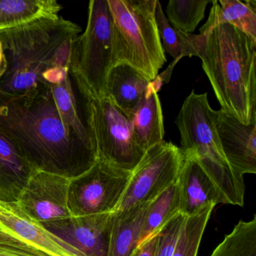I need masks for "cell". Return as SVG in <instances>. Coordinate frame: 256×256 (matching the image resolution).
Here are the masks:
<instances>
[{
  "instance_id": "cell-1",
  "label": "cell",
  "mask_w": 256,
  "mask_h": 256,
  "mask_svg": "<svg viewBox=\"0 0 256 256\" xmlns=\"http://www.w3.org/2000/svg\"><path fill=\"white\" fill-rule=\"evenodd\" d=\"M0 132L37 172L72 180L98 160L96 151L64 122L46 86L20 98L0 97Z\"/></svg>"
},
{
  "instance_id": "cell-2",
  "label": "cell",
  "mask_w": 256,
  "mask_h": 256,
  "mask_svg": "<svg viewBox=\"0 0 256 256\" xmlns=\"http://www.w3.org/2000/svg\"><path fill=\"white\" fill-rule=\"evenodd\" d=\"M200 59L222 108L244 125L256 122V41L228 24L212 28Z\"/></svg>"
},
{
  "instance_id": "cell-3",
  "label": "cell",
  "mask_w": 256,
  "mask_h": 256,
  "mask_svg": "<svg viewBox=\"0 0 256 256\" xmlns=\"http://www.w3.org/2000/svg\"><path fill=\"white\" fill-rule=\"evenodd\" d=\"M82 30L77 24L59 16L0 31L7 60L6 72L0 80V97L20 98L44 88L43 73Z\"/></svg>"
},
{
  "instance_id": "cell-4",
  "label": "cell",
  "mask_w": 256,
  "mask_h": 256,
  "mask_svg": "<svg viewBox=\"0 0 256 256\" xmlns=\"http://www.w3.org/2000/svg\"><path fill=\"white\" fill-rule=\"evenodd\" d=\"M156 1L108 0L113 22L112 68L125 64L150 80L158 76L167 58L156 23Z\"/></svg>"
},
{
  "instance_id": "cell-5",
  "label": "cell",
  "mask_w": 256,
  "mask_h": 256,
  "mask_svg": "<svg viewBox=\"0 0 256 256\" xmlns=\"http://www.w3.org/2000/svg\"><path fill=\"white\" fill-rule=\"evenodd\" d=\"M112 30L108 0H91L86 30L72 43L70 68L95 98L106 96L112 68Z\"/></svg>"
},
{
  "instance_id": "cell-6",
  "label": "cell",
  "mask_w": 256,
  "mask_h": 256,
  "mask_svg": "<svg viewBox=\"0 0 256 256\" xmlns=\"http://www.w3.org/2000/svg\"><path fill=\"white\" fill-rule=\"evenodd\" d=\"M216 118V110L210 106L208 94L193 90L184 100L175 124L182 154L196 157L211 176H220L232 168L222 150Z\"/></svg>"
},
{
  "instance_id": "cell-7",
  "label": "cell",
  "mask_w": 256,
  "mask_h": 256,
  "mask_svg": "<svg viewBox=\"0 0 256 256\" xmlns=\"http://www.w3.org/2000/svg\"><path fill=\"white\" fill-rule=\"evenodd\" d=\"M92 124L98 160L132 172L146 152L138 143L130 120L108 97H92Z\"/></svg>"
},
{
  "instance_id": "cell-8",
  "label": "cell",
  "mask_w": 256,
  "mask_h": 256,
  "mask_svg": "<svg viewBox=\"0 0 256 256\" xmlns=\"http://www.w3.org/2000/svg\"><path fill=\"white\" fill-rule=\"evenodd\" d=\"M131 174L132 172L97 160L89 170L70 181L68 208L72 216L116 211Z\"/></svg>"
},
{
  "instance_id": "cell-9",
  "label": "cell",
  "mask_w": 256,
  "mask_h": 256,
  "mask_svg": "<svg viewBox=\"0 0 256 256\" xmlns=\"http://www.w3.org/2000/svg\"><path fill=\"white\" fill-rule=\"evenodd\" d=\"M184 156L180 148L164 142L145 152L131 178L118 210L150 203L178 181Z\"/></svg>"
},
{
  "instance_id": "cell-10",
  "label": "cell",
  "mask_w": 256,
  "mask_h": 256,
  "mask_svg": "<svg viewBox=\"0 0 256 256\" xmlns=\"http://www.w3.org/2000/svg\"><path fill=\"white\" fill-rule=\"evenodd\" d=\"M71 180L54 174L36 172L20 194L17 204L40 223L72 216L68 208Z\"/></svg>"
},
{
  "instance_id": "cell-11",
  "label": "cell",
  "mask_w": 256,
  "mask_h": 256,
  "mask_svg": "<svg viewBox=\"0 0 256 256\" xmlns=\"http://www.w3.org/2000/svg\"><path fill=\"white\" fill-rule=\"evenodd\" d=\"M112 214L70 216L41 223L83 256H108Z\"/></svg>"
},
{
  "instance_id": "cell-12",
  "label": "cell",
  "mask_w": 256,
  "mask_h": 256,
  "mask_svg": "<svg viewBox=\"0 0 256 256\" xmlns=\"http://www.w3.org/2000/svg\"><path fill=\"white\" fill-rule=\"evenodd\" d=\"M0 232L47 256H83L78 250L26 215L17 203L0 202Z\"/></svg>"
},
{
  "instance_id": "cell-13",
  "label": "cell",
  "mask_w": 256,
  "mask_h": 256,
  "mask_svg": "<svg viewBox=\"0 0 256 256\" xmlns=\"http://www.w3.org/2000/svg\"><path fill=\"white\" fill-rule=\"evenodd\" d=\"M216 127L224 158L240 176L256 173V122L244 125L222 109L216 110Z\"/></svg>"
},
{
  "instance_id": "cell-14",
  "label": "cell",
  "mask_w": 256,
  "mask_h": 256,
  "mask_svg": "<svg viewBox=\"0 0 256 256\" xmlns=\"http://www.w3.org/2000/svg\"><path fill=\"white\" fill-rule=\"evenodd\" d=\"M184 156L178 179L180 214L192 216L208 205L224 204L218 187L200 162L192 156Z\"/></svg>"
},
{
  "instance_id": "cell-15",
  "label": "cell",
  "mask_w": 256,
  "mask_h": 256,
  "mask_svg": "<svg viewBox=\"0 0 256 256\" xmlns=\"http://www.w3.org/2000/svg\"><path fill=\"white\" fill-rule=\"evenodd\" d=\"M36 172L16 144L0 132V202L17 203Z\"/></svg>"
},
{
  "instance_id": "cell-16",
  "label": "cell",
  "mask_w": 256,
  "mask_h": 256,
  "mask_svg": "<svg viewBox=\"0 0 256 256\" xmlns=\"http://www.w3.org/2000/svg\"><path fill=\"white\" fill-rule=\"evenodd\" d=\"M151 82L131 66L118 64L109 72L106 96L130 120L144 98Z\"/></svg>"
},
{
  "instance_id": "cell-17",
  "label": "cell",
  "mask_w": 256,
  "mask_h": 256,
  "mask_svg": "<svg viewBox=\"0 0 256 256\" xmlns=\"http://www.w3.org/2000/svg\"><path fill=\"white\" fill-rule=\"evenodd\" d=\"M149 203L112 212L108 256H132L140 242L144 216Z\"/></svg>"
},
{
  "instance_id": "cell-18",
  "label": "cell",
  "mask_w": 256,
  "mask_h": 256,
  "mask_svg": "<svg viewBox=\"0 0 256 256\" xmlns=\"http://www.w3.org/2000/svg\"><path fill=\"white\" fill-rule=\"evenodd\" d=\"M130 120L138 143L145 152L164 140L161 102L152 82L144 98Z\"/></svg>"
},
{
  "instance_id": "cell-19",
  "label": "cell",
  "mask_w": 256,
  "mask_h": 256,
  "mask_svg": "<svg viewBox=\"0 0 256 256\" xmlns=\"http://www.w3.org/2000/svg\"><path fill=\"white\" fill-rule=\"evenodd\" d=\"M208 20L200 29L206 34L212 28L228 24L238 28L256 41V0H212Z\"/></svg>"
},
{
  "instance_id": "cell-20",
  "label": "cell",
  "mask_w": 256,
  "mask_h": 256,
  "mask_svg": "<svg viewBox=\"0 0 256 256\" xmlns=\"http://www.w3.org/2000/svg\"><path fill=\"white\" fill-rule=\"evenodd\" d=\"M62 8L56 0H0V31L58 17Z\"/></svg>"
},
{
  "instance_id": "cell-21",
  "label": "cell",
  "mask_w": 256,
  "mask_h": 256,
  "mask_svg": "<svg viewBox=\"0 0 256 256\" xmlns=\"http://www.w3.org/2000/svg\"><path fill=\"white\" fill-rule=\"evenodd\" d=\"M180 212V194L178 181L150 202L144 216L140 232L142 244Z\"/></svg>"
},
{
  "instance_id": "cell-22",
  "label": "cell",
  "mask_w": 256,
  "mask_h": 256,
  "mask_svg": "<svg viewBox=\"0 0 256 256\" xmlns=\"http://www.w3.org/2000/svg\"><path fill=\"white\" fill-rule=\"evenodd\" d=\"M210 256H256V216L250 221L240 220Z\"/></svg>"
},
{
  "instance_id": "cell-23",
  "label": "cell",
  "mask_w": 256,
  "mask_h": 256,
  "mask_svg": "<svg viewBox=\"0 0 256 256\" xmlns=\"http://www.w3.org/2000/svg\"><path fill=\"white\" fill-rule=\"evenodd\" d=\"M215 205L210 204L196 215L186 216L172 256H197L202 236Z\"/></svg>"
},
{
  "instance_id": "cell-24",
  "label": "cell",
  "mask_w": 256,
  "mask_h": 256,
  "mask_svg": "<svg viewBox=\"0 0 256 256\" xmlns=\"http://www.w3.org/2000/svg\"><path fill=\"white\" fill-rule=\"evenodd\" d=\"M208 0H170L166 7L170 24L176 30L192 34L204 18Z\"/></svg>"
},
{
  "instance_id": "cell-25",
  "label": "cell",
  "mask_w": 256,
  "mask_h": 256,
  "mask_svg": "<svg viewBox=\"0 0 256 256\" xmlns=\"http://www.w3.org/2000/svg\"><path fill=\"white\" fill-rule=\"evenodd\" d=\"M155 20L164 53L166 52L174 59V62L170 64L168 70L162 73L163 77L169 80L174 67L182 58V32L176 30L170 24L163 12L161 2L158 0L156 4Z\"/></svg>"
},
{
  "instance_id": "cell-26",
  "label": "cell",
  "mask_w": 256,
  "mask_h": 256,
  "mask_svg": "<svg viewBox=\"0 0 256 256\" xmlns=\"http://www.w3.org/2000/svg\"><path fill=\"white\" fill-rule=\"evenodd\" d=\"M185 218V216L180 212L158 230L154 256H172Z\"/></svg>"
},
{
  "instance_id": "cell-27",
  "label": "cell",
  "mask_w": 256,
  "mask_h": 256,
  "mask_svg": "<svg viewBox=\"0 0 256 256\" xmlns=\"http://www.w3.org/2000/svg\"><path fill=\"white\" fill-rule=\"evenodd\" d=\"M0 256H47L22 241L0 232Z\"/></svg>"
},
{
  "instance_id": "cell-28",
  "label": "cell",
  "mask_w": 256,
  "mask_h": 256,
  "mask_svg": "<svg viewBox=\"0 0 256 256\" xmlns=\"http://www.w3.org/2000/svg\"><path fill=\"white\" fill-rule=\"evenodd\" d=\"M158 240V233L139 244L132 256H154Z\"/></svg>"
},
{
  "instance_id": "cell-29",
  "label": "cell",
  "mask_w": 256,
  "mask_h": 256,
  "mask_svg": "<svg viewBox=\"0 0 256 256\" xmlns=\"http://www.w3.org/2000/svg\"><path fill=\"white\" fill-rule=\"evenodd\" d=\"M6 70V58L5 52H4V46L0 41V80H2L4 76H5Z\"/></svg>"
}]
</instances>
